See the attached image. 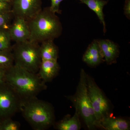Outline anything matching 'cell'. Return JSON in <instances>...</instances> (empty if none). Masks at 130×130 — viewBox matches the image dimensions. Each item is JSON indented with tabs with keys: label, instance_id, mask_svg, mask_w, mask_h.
Instances as JSON below:
<instances>
[{
	"label": "cell",
	"instance_id": "7402d4cb",
	"mask_svg": "<svg viewBox=\"0 0 130 130\" xmlns=\"http://www.w3.org/2000/svg\"><path fill=\"white\" fill-rule=\"evenodd\" d=\"M12 11V3L0 1V12Z\"/></svg>",
	"mask_w": 130,
	"mask_h": 130
},
{
	"label": "cell",
	"instance_id": "603a6c76",
	"mask_svg": "<svg viewBox=\"0 0 130 130\" xmlns=\"http://www.w3.org/2000/svg\"><path fill=\"white\" fill-rule=\"evenodd\" d=\"M124 13L126 18L130 19V0H126L124 7Z\"/></svg>",
	"mask_w": 130,
	"mask_h": 130
},
{
	"label": "cell",
	"instance_id": "277c9868",
	"mask_svg": "<svg viewBox=\"0 0 130 130\" xmlns=\"http://www.w3.org/2000/svg\"><path fill=\"white\" fill-rule=\"evenodd\" d=\"M86 76V73L81 69L76 93L67 97L72 103L88 128L92 130L97 128V122L88 94Z\"/></svg>",
	"mask_w": 130,
	"mask_h": 130
},
{
	"label": "cell",
	"instance_id": "d4e9b609",
	"mask_svg": "<svg viewBox=\"0 0 130 130\" xmlns=\"http://www.w3.org/2000/svg\"><path fill=\"white\" fill-rule=\"evenodd\" d=\"M0 1H3L6 2L11 3H12L13 0H0Z\"/></svg>",
	"mask_w": 130,
	"mask_h": 130
},
{
	"label": "cell",
	"instance_id": "44dd1931",
	"mask_svg": "<svg viewBox=\"0 0 130 130\" xmlns=\"http://www.w3.org/2000/svg\"><path fill=\"white\" fill-rule=\"evenodd\" d=\"M64 0H51V5L49 7L50 10L55 13L61 14V11L60 9L61 3Z\"/></svg>",
	"mask_w": 130,
	"mask_h": 130
},
{
	"label": "cell",
	"instance_id": "cb8c5ba5",
	"mask_svg": "<svg viewBox=\"0 0 130 130\" xmlns=\"http://www.w3.org/2000/svg\"><path fill=\"white\" fill-rule=\"evenodd\" d=\"M7 70L0 68V83L5 81V76Z\"/></svg>",
	"mask_w": 130,
	"mask_h": 130
},
{
	"label": "cell",
	"instance_id": "9a60e30c",
	"mask_svg": "<svg viewBox=\"0 0 130 130\" xmlns=\"http://www.w3.org/2000/svg\"><path fill=\"white\" fill-rule=\"evenodd\" d=\"M80 3L85 4L88 6L90 9L95 12L99 18L101 23L103 26V32L106 31V24L105 20L103 9L105 5L108 2V1L105 0H78Z\"/></svg>",
	"mask_w": 130,
	"mask_h": 130
},
{
	"label": "cell",
	"instance_id": "e0dca14e",
	"mask_svg": "<svg viewBox=\"0 0 130 130\" xmlns=\"http://www.w3.org/2000/svg\"><path fill=\"white\" fill-rule=\"evenodd\" d=\"M14 64L12 50L0 51V68L8 69Z\"/></svg>",
	"mask_w": 130,
	"mask_h": 130
},
{
	"label": "cell",
	"instance_id": "5bb4252c",
	"mask_svg": "<svg viewBox=\"0 0 130 130\" xmlns=\"http://www.w3.org/2000/svg\"><path fill=\"white\" fill-rule=\"evenodd\" d=\"M54 41L48 40L41 43L40 45V53L42 60H57L59 51Z\"/></svg>",
	"mask_w": 130,
	"mask_h": 130
},
{
	"label": "cell",
	"instance_id": "484cf974",
	"mask_svg": "<svg viewBox=\"0 0 130 130\" xmlns=\"http://www.w3.org/2000/svg\"><path fill=\"white\" fill-rule=\"evenodd\" d=\"M0 123H1V121H0Z\"/></svg>",
	"mask_w": 130,
	"mask_h": 130
},
{
	"label": "cell",
	"instance_id": "d6986e66",
	"mask_svg": "<svg viewBox=\"0 0 130 130\" xmlns=\"http://www.w3.org/2000/svg\"><path fill=\"white\" fill-rule=\"evenodd\" d=\"M19 122L12 120L11 118L1 121L0 130H19L20 129Z\"/></svg>",
	"mask_w": 130,
	"mask_h": 130
},
{
	"label": "cell",
	"instance_id": "3957f363",
	"mask_svg": "<svg viewBox=\"0 0 130 130\" xmlns=\"http://www.w3.org/2000/svg\"><path fill=\"white\" fill-rule=\"evenodd\" d=\"M19 110L35 130L46 129L54 122V112L52 106L36 97L21 100Z\"/></svg>",
	"mask_w": 130,
	"mask_h": 130
},
{
	"label": "cell",
	"instance_id": "6da1fadb",
	"mask_svg": "<svg viewBox=\"0 0 130 130\" xmlns=\"http://www.w3.org/2000/svg\"><path fill=\"white\" fill-rule=\"evenodd\" d=\"M5 81L21 100L36 97L46 88L38 74L28 71L15 64L8 69Z\"/></svg>",
	"mask_w": 130,
	"mask_h": 130
},
{
	"label": "cell",
	"instance_id": "ba28073f",
	"mask_svg": "<svg viewBox=\"0 0 130 130\" xmlns=\"http://www.w3.org/2000/svg\"><path fill=\"white\" fill-rule=\"evenodd\" d=\"M41 0H13L12 11L14 17L30 20L41 11Z\"/></svg>",
	"mask_w": 130,
	"mask_h": 130
},
{
	"label": "cell",
	"instance_id": "ffe728a7",
	"mask_svg": "<svg viewBox=\"0 0 130 130\" xmlns=\"http://www.w3.org/2000/svg\"><path fill=\"white\" fill-rule=\"evenodd\" d=\"M13 17H14L12 11L0 12V29H8L10 26L8 24Z\"/></svg>",
	"mask_w": 130,
	"mask_h": 130
},
{
	"label": "cell",
	"instance_id": "30bf717a",
	"mask_svg": "<svg viewBox=\"0 0 130 130\" xmlns=\"http://www.w3.org/2000/svg\"><path fill=\"white\" fill-rule=\"evenodd\" d=\"M104 56L99 44L98 40H94L89 44L84 54L83 60L91 66H95L102 63Z\"/></svg>",
	"mask_w": 130,
	"mask_h": 130
},
{
	"label": "cell",
	"instance_id": "ac0fdd59",
	"mask_svg": "<svg viewBox=\"0 0 130 130\" xmlns=\"http://www.w3.org/2000/svg\"><path fill=\"white\" fill-rule=\"evenodd\" d=\"M11 41L8 29H0V51L12 50Z\"/></svg>",
	"mask_w": 130,
	"mask_h": 130
},
{
	"label": "cell",
	"instance_id": "9c48e42d",
	"mask_svg": "<svg viewBox=\"0 0 130 130\" xmlns=\"http://www.w3.org/2000/svg\"><path fill=\"white\" fill-rule=\"evenodd\" d=\"M13 23L8 28L12 40L17 43L28 41L30 31L28 21L21 18L14 17Z\"/></svg>",
	"mask_w": 130,
	"mask_h": 130
},
{
	"label": "cell",
	"instance_id": "52a82bcc",
	"mask_svg": "<svg viewBox=\"0 0 130 130\" xmlns=\"http://www.w3.org/2000/svg\"><path fill=\"white\" fill-rule=\"evenodd\" d=\"M21 99L6 81L0 83V121L19 110Z\"/></svg>",
	"mask_w": 130,
	"mask_h": 130
},
{
	"label": "cell",
	"instance_id": "8fae6325",
	"mask_svg": "<svg viewBox=\"0 0 130 130\" xmlns=\"http://www.w3.org/2000/svg\"><path fill=\"white\" fill-rule=\"evenodd\" d=\"M98 127L106 130H129L130 122L127 120L107 115L99 122Z\"/></svg>",
	"mask_w": 130,
	"mask_h": 130
},
{
	"label": "cell",
	"instance_id": "8992f818",
	"mask_svg": "<svg viewBox=\"0 0 130 130\" xmlns=\"http://www.w3.org/2000/svg\"><path fill=\"white\" fill-rule=\"evenodd\" d=\"M86 80L88 94L95 115L98 127V123L102 119L109 114L110 105L108 100L93 78L87 74Z\"/></svg>",
	"mask_w": 130,
	"mask_h": 130
},
{
	"label": "cell",
	"instance_id": "4fadbf2b",
	"mask_svg": "<svg viewBox=\"0 0 130 130\" xmlns=\"http://www.w3.org/2000/svg\"><path fill=\"white\" fill-rule=\"evenodd\" d=\"M105 61L108 65L116 63L119 54L118 44L109 40H98Z\"/></svg>",
	"mask_w": 130,
	"mask_h": 130
},
{
	"label": "cell",
	"instance_id": "7a4b0ae2",
	"mask_svg": "<svg viewBox=\"0 0 130 130\" xmlns=\"http://www.w3.org/2000/svg\"><path fill=\"white\" fill-rule=\"evenodd\" d=\"M28 23L30 31L29 41L31 42L41 43L48 40L54 41L62 33L60 19L49 7L42 9Z\"/></svg>",
	"mask_w": 130,
	"mask_h": 130
},
{
	"label": "cell",
	"instance_id": "2e32d148",
	"mask_svg": "<svg viewBox=\"0 0 130 130\" xmlns=\"http://www.w3.org/2000/svg\"><path fill=\"white\" fill-rule=\"evenodd\" d=\"M79 115L76 110L74 115L70 117L68 115L57 123L56 128L59 130H79L81 128Z\"/></svg>",
	"mask_w": 130,
	"mask_h": 130
},
{
	"label": "cell",
	"instance_id": "5b68a950",
	"mask_svg": "<svg viewBox=\"0 0 130 130\" xmlns=\"http://www.w3.org/2000/svg\"><path fill=\"white\" fill-rule=\"evenodd\" d=\"M12 52L14 64L33 73L38 71L42 61L39 43L29 40L17 43L12 47Z\"/></svg>",
	"mask_w": 130,
	"mask_h": 130
},
{
	"label": "cell",
	"instance_id": "7c38bea8",
	"mask_svg": "<svg viewBox=\"0 0 130 130\" xmlns=\"http://www.w3.org/2000/svg\"><path fill=\"white\" fill-rule=\"evenodd\" d=\"M60 68L57 60H42L38 74L44 83L50 82L57 76Z\"/></svg>",
	"mask_w": 130,
	"mask_h": 130
}]
</instances>
